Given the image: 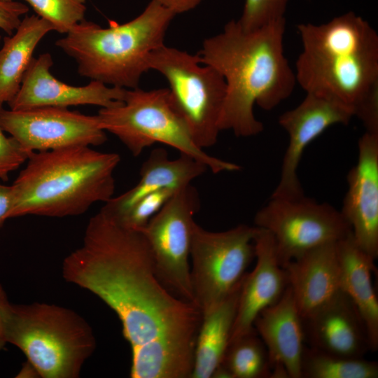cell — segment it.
<instances>
[{
	"mask_svg": "<svg viewBox=\"0 0 378 378\" xmlns=\"http://www.w3.org/2000/svg\"><path fill=\"white\" fill-rule=\"evenodd\" d=\"M29 8L18 1H0V29L12 34L21 22V16L28 13Z\"/></svg>",
	"mask_w": 378,
	"mask_h": 378,
	"instance_id": "obj_30",
	"label": "cell"
},
{
	"mask_svg": "<svg viewBox=\"0 0 378 378\" xmlns=\"http://www.w3.org/2000/svg\"><path fill=\"white\" fill-rule=\"evenodd\" d=\"M302 50L296 83L349 107L365 131L378 132V35L353 11L328 22L297 25Z\"/></svg>",
	"mask_w": 378,
	"mask_h": 378,
	"instance_id": "obj_3",
	"label": "cell"
},
{
	"mask_svg": "<svg viewBox=\"0 0 378 378\" xmlns=\"http://www.w3.org/2000/svg\"><path fill=\"white\" fill-rule=\"evenodd\" d=\"M257 227L239 225L223 232H210L196 224L190 258L196 305L202 314L224 300L241 282L255 258Z\"/></svg>",
	"mask_w": 378,
	"mask_h": 378,
	"instance_id": "obj_9",
	"label": "cell"
},
{
	"mask_svg": "<svg viewBox=\"0 0 378 378\" xmlns=\"http://www.w3.org/2000/svg\"><path fill=\"white\" fill-rule=\"evenodd\" d=\"M18 375V377H36L37 375L40 377L36 369L28 360L27 361V363L23 365L21 371Z\"/></svg>",
	"mask_w": 378,
	"mask_h": 378,
	"instance_id": "obj_34",
	"label": "cell"
},
{
	"mask_svg": "<svg viewBox=\"0 0 378 378\" xmlns=\"http://www.w3.org/2000/svg\"><path fill=\"white\" fill-rule=\"evenodd\" d=\"M52 64V56L48 52L33 57L19 90L8 102L11 110L78 105L107 108L119 104L125 97L127 89L108 86L95 80L84 86L68 85L51 74Z\"/></svg>",
	"mask_w": 378,
	"mask_h": 378,
	"instance_id": "obj_14",
	"label": "cell"
},
{
	"mask_svg": "<svg viewBox=\"0 0 378 378\" xmlns=\"http://www.w3.org/2000/svg\"><path fill=\"white\" fill-rule=\"evenodd\" d=\"M13 0H0L1 2H10L13 1Z\"/></svg>",
	"mask_w": 378,
	"mask_h": 378,
	"instance_id": "obj_35",
	"label": "cell"
},
{
	"mask_svg": "<svg viewBox=\"0 0 378 378\" xmlns=\"http://www.w3.org/2000/svg\"><path fill=\"white\" fill-rule=\"evenodd\" d=\"M242 281L224 300L202 314L190 378H211L220 365L229 344Z\"/></svg>",
	"mask_w": 378,
	"mask_h": 378,
	"instance_id": "obj_22",
	"label": "cell"
},
{
	"mask_svg": "<svg viewBox=\"0 0 378 378\" xmlns=\"http://www.w3.org/2000/svg\"><path fill=\"white\" fill-rule=\"evenodd\" d=\"M253 328L267 349L271 377L300 378L304 337L302 317L289 286L276 303L258 314Z\"/></svg>",
	"mask_w": 378,
	"mask_h": 378,
	"instance_id": "obj_18",
	"label": "cell"
},
{
	"mask_svg": "<svg viewBox=\"0 0 378 378\" xmlns=\"http://www.w3.org/2000/svg\"><path fill=\"white\" fill-rule=\"evenodd\" d=\"M271 374L267 349L254 329L229 343L212 377L268 378Z\"/></svg>",
	"mask_w": 378,
	"mask_h": 378,
	"instance_id": "obj_24",
	"label": "cell"
},
{
	"mask_svg": "<svg viewBox=\"0 0 378 378\" xmlns=\"http://www.w3.org/2000/svg\"><path fill=\"white\" fill-rule=\"evenodd\" d=\"M254 223L273 237L282 267L311 249L337 242L352 233L340 211L304 195L297 199L271 197L257 211Z\"/></svg>",
	"mask_w": 378,
	"mask_h": 378,
	"instance_id": "obj_10",
	"label": "cell"
},
{
	"mask_svg": "<svg viewBox=\"0 0 378 378\" xmlns=\"http://www.w3.org/2000/svg\"><path fill=\"white\" fill-rule=\"evenodd\" d=\"M0 125L28 155L73 146H99L107 139L97 115H88L67 108H1Z\"/></svg>",
	"mask_w": 378,
	"mask_h": 378,
	"instance_id": "obj_12",
	"label": "cell"
},
{
	"mask_svg": "<svg viewBox=\"0 0 378 378\" xmlns=\"http://www.w3.org/2000/svg\"><path fill=\"white\" fill-rule=\"evenodd\" d=\"M52 26L36 15H27L11 36L4 38L0 49V103L9 102L17 94L24 75L41 40Z\"/></svg>",
	"mask_w": 378,
	"mask_h": 378,
	"instance_id": "obj_23",
	"label": "cell"
},
{
	"mask_svg": "<svg viewBox=\"0 0 378 378\" xmlns=\"http://www.w3.org/2000/svg\"><path fill=\"white\" fill-rule=\"evenodd\" d=\"M302 320L304 342L310 347L349 358H364L370 351L364 323L341 289Z\"/></svg>",
	"mask_w": 378,
	"mask_h": 378,
	"instance_id": "obj_17",
	"label": "cell"
},
{
	"mask_svg": "<svg viewBox=\"0 0 378 378\" xmlns=\"http://www.w3.org/2000/svg\"><path fill=\"white\" fill-rule=\"evenodd\" d=\"M54 31L67 34L85 20V0H24Z\"/></svg>",
	"mask_w": 378,
	"mask_h": 378,
	"instance_id": "obj_26",
	"label": "cell"
},
{
	"mask_svg": "<svg viewBox=\"0 0 378 378\" xmlns=\"http://www.w3.org/2000/svg\"><path fill=\"white\" fill-rule=\"evenodd\" d=\"M378 363L364 358H349L304 346L300 378H377Z\"/></svg>",
	"mask_w": 378,
	"mask_h": 378,
	"instance_id": "obj_25",
	"label": "cell"
},
{
	"mask_svg": "<svg viewBox=\"0 0 378 378\" xmlns=\"http://www.w3.org/2000/svg\"><path fill=\"white\" fill-rule=\"evenodd\" d=\"M356 164L347 174L348 190L341 213L357 245L378 257V133L365 132L358 140Z\"/></svg>",
	"mask_w": 378,
	"mask_h": 378,
	"instance_id": "obj_15",
	"label": "cell"
},
{
	"mask_svg": "<svg viewBox=\"0 0 378 378\" xmlns=\"http://www.w3.org/2000/svg\"><path fill=\"white\" fill-rule=\"evenodd\" d=\"M62 272L118 315L132 349L131 377L190 378L202 313L158 279L142 231L101 209L90 219L82 246L64 259Z\"/></svg>",
	"mask_w": 378,
	"mask_h": 378,
	"instance_id": "obj_1",
	"label": "cell"
},
{
	"mask_svg": "<svg viewBox=\"0 0 378 378\" xmlns=\"http://www.w3.org/2000/svg\"><path fill=\"white\" fill-rule=\"evenodd\" d=\"M3 104L0 103V111ZM0 125V179L7 181L9 174L28 158V155L12 136L7 137Z\"/></svg>",
	"mask_w": 378,
	"mask_h": 378,
	"instance_id": "obj_29",
	"label": "cell"
},
{
	"mask_svg": "<svg viewBox=\"0 0 378 378\" xmlns=\"http://www.w3.org/2000/svg\"><path fill=\"white\" fill-rule=\"evenodd\" d=\"M97 115L102 128L118 137L134 156L161 143L204 164L214 174L241 169L235 163L210 155L197 146L174 109L168 88L127 89L121 103L102 108Z\"/></svg>",
	"mask_w": 378,
	"mask_h": 378,
	"instance_id": "obj_7",
	"label": "cell"
},
{
	"mask_svg": "<svg viewBox=\"0 0 378 378\" xmlns=\"http://www.w3.org/2000/svg\"><path fill=\"white\" fill-rule=\"evenodd\" d=\"M200 206L197 191L190 184L176 191L141 230L158 279L173 295L193 304L189 258Z\"/></svg>",
	"mask_w": 378,
	"mask_h": 378,
	"instance_id": "obj_11",
	"label": "cell"
},
{
	"mask_svg": "<svg viewBox=\"0 0 378 378\" xmlns=\"http://www.w3.org/2000/svg\"><path fill=\"white\" fill-rule=\"evenodd\" d=\"M7 343L19 348L43 378H77L96 348L92 328L75 311L54 304H10Z\"/></svg>",
	"mask_w": 378,
	"mask_h": 378,
	"instance_id": "obj_6",
	"label": "cell"
},
{
	"mask_svg": "<svg viewBox=\"0 0 378 378\" xmlns=\"http://www.w3.org/2000/svg\"><path fill=\"white\" fill-rule=\"evenodd\" d=\"M290 0H245L242 14L237 20L244 30L251 31L285 18Z\"/></svg>",
	"mask_w": 378,
	"mask_h": 378,
	"instance_id": "obj_27",
	"label": "cell"
},
{
	"mask_svg": "<svg viewBox=\"0 0 378 378\" xmlns=\"http://www.w3.org/2000/svg\"><path fill=\"white\" fill-rule=\"evenodd\" d=\"M283 267L302 318L311 314L340 290L337 242L311 249Z\"/></svg>",
	"mask_w": 378,
	"mask_h": 378,
	"instance_id": "obj_19",
	"label": "cell"
},
{
	"mask_svg": "<svg viewBox=\"0 0 378 378\" xmlns=\"http://www.w3.org/2000/svg\"><path fill=\"white\" fill-rule=\"evenodd\" d=\"M208 169L194 158L181 154L171 160L163 148L154 149L144 162L140 180L130 190L112 197L101 209L114 218H119L144 196L162 189L178 190L191 183Z\"/></svg>",
	"mask_w": 378,
	"mask_h": 378,
	"instance_id": "obj_20",
	"label": "cell"
},
{
	"mask_svg": "<svg viewBox=\"0 0 378 378\" xmlns=\"http://www.w3.org/2000/svg\"><path fill=\"white\" fill-rule=\"evenodd\" d=\"M148 67L167 80L172 104L197 146L204 149L215 145L226 92L222 75L203 64L198 54L164 44L150 53Z\"/></svg>",
	"mask_w": 378,
	"mask_h": 378,
	"instance_id": "obj_8",
	"label": "cell"
},
{
	"mask_svg": "<svg viewBox=\"0 0 378 378\" xmlns=\"http://www.w3.org/2000/svg\"><path fill=\"white\" fill-rule=\"evenodd\" d=\"M175 15L153 0L135 18L108 27L85 20L55 45L78 64V74L105 85L139 87L150 53L164 45Z\"/></svg>",
	"mask_w": 378,
	"mask_h": 378,
	"instance_id": "obj_5",
	"label": "cell"
},
{
	"mask_svg": "<svg viewBox=\"0 0 378 378\" xmlns=\"http://www.w3.org/2000/svg\"><path fill=\"white\" fill-rule=\"evenodd\" d=\"M286 18L247 31L237 20L206 38L198 53L201 62L218 71L226 84L220 130L250 137L262 132L255 116L257 104L271 111L288 98L295 88V71L284 53Z\"/></svg>",
	"mask_w": 378,
	"mask_h": 378,
	"instance_id": "obj_2",
	"label": "cell"
},
{
	"mask_svg": "<svg viewBox=\"0 0 378 378\" xmlns=\"http://www.w3.org/2000/svg\"><path fill=\"white\" fill-rule=\"evenodd\" d=\"M0 41H1V35H0Z\"/></svg>",
	"mask_w": 378,
	"mask_h": 378,
	"instance_id": "obj_36",
	"label": "cell"
},
{
	"mask_svg": "<svg viewBox=\"0 0 378 378\" xmlns=\"http://www.w3.org/2000/svg\"><path fill=\"white\" fill-rule=\"evenodd\" d=\"M162 7L170 10L175 15L188 12L197 6L204 0H153Z\"/></svg>",
	"mask_w": 378,
	"mask_h": 378,
	"instance_id": "obj_32",
	"label": "cell"
},
{
	"mask_svg": "<svg viewBox=\"0 0 378 378\" xmlns=\"http://www.w3.org/2000/svg\"><path fill=\"white\" fill-rule=\"evenodd\" d=\"M340 265V289L356 306L365 326L370 351L378 349V300L372 273V258L356 243L352 233L337 242Z\"/></svg>",
	"mask_w": 378,
	"mask_h": 378,
	"instance_id": "obj_21",
	"label": "cell"
},
{
	"mask_svg": "<svg viewBox=\"0 0 378 378\" xmlns=\"http://www.w3.org/2000/svg\"><path fill=\"white\" fill-rule=\"evenodd\" d=\"M27 160L12 185L10 218L76 216L95 202H107L114 193L113 173L120 158L78 146L32 152Z\"/></svg>",
	"mask_w": 378,
	"mask_h": 378,
	"instance_id": "obj_4",
	"label": "cell"
},
{
	"mask_svg": "<svg viewBox=\"0 0 378 378\" xmlns=\"http://www.w3.org/2000/svg\"><path fill=\"white\" fill-rule=\"evenodd\" d=\"M14 202L12 186L0 183V228L6 219L10 218Z\"/></svg>",
	"mask_w": 378,
	"mask_h": 378,
	"instance_id": "obj_31",
	"label": "cell"
},
{
	"mask_svg": "<svg viewBox=\"0 0 378 378\" xmlns=\"http://www.w3.org/2000/svg\"><path fill=\"white\" fill-rule=\"evenodd\" d=\"M253 242L256 262L253 270L243 279L229 343L253 331L258 314L276 303L288 286L272 235L257 227Z\"/></svg>",
	"mask_w": 378,
	"mask_h": 378,
	"instance_id": "obj_16",
	"label": "cell"
},
{
	"mask_svg": "<svg viewBox=\"0 0 378 378\" xmlns=\"http://www.w3.org/2000/svg\"><path fill=\"white\" fill-rule=\"evenodd\" d=\"M306 94L299 105L279 118V124L289 139L279 181L271 197L297 199L304 196L298 169L304 149L330 126L347 125L354 116L351 109L335 99Z\"/></svg>",
	"mask_w": 378,
	"mask_h": 378,
	"instance_id": "obj_13",
	"label": "cell"
},
{
	"mask_svg": "<svg viewBox=\"0 0 378 378\" xmlns=\"http://www.w3.org/2000/svg\"><path fill=\"white\" fill-rule=\"evenodd\" d=\"M10 303L8 296L0 284V350L3 349L7 343L6 337V318Z\"/></svg>",
	"mask_w": 378,
	"mask_h": 378,
	"instance_id": "obj_33",
	"label": "cell"
},
{
	"mask_svg": "<svg viewBox=\"0 0 378 378\" xmlns=\"http://www.w3.org/2000/svg\"><path fill=\"white\" fill-rule=\"evenodd\" d=\"M176 192L162 189L149 193L136 202L122 216L113 218L127 228L141 230Z\"/></svg>",
	"mask_w": 378,
	"mask_h": 378,
	"instance_id": "obj_28",
	"label": "cell"
}]
</instances>
